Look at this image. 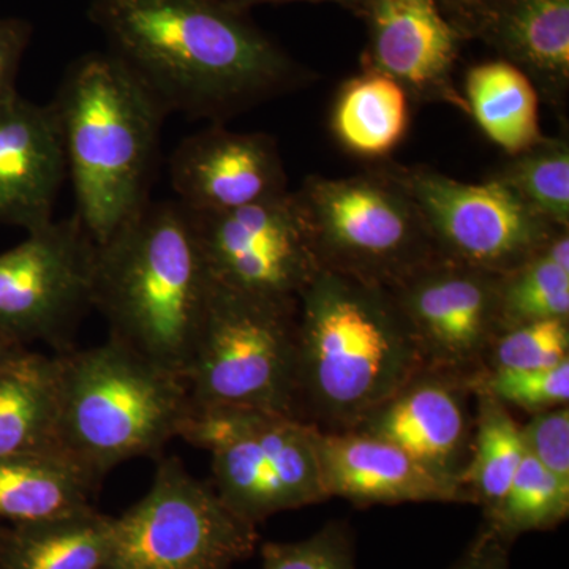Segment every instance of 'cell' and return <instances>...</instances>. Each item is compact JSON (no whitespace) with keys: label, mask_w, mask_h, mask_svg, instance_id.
Listing matches in <instances>:
<instances>
[{"label":"cell","mask_w":569,"mask_h":569,"mask_svg":"<svg viewBox=\"0 0 569 569\" xmlns=\"http://www.w3.org/2000/svg\"><path fill=\"white\" fill-rule=\"evenodd\" d=\"M91 18L168 116L222 123L316 78L223 0H93Z\"/></svg>","instance_id":"6da1fadb"},{"label":"cell","mask_w":569,"mask_h":569,"mask_svg":"<svg viewBox=\"0 0 569 569\" xmlns=\"http://www.w3.org/2000/svg\"><path fill=\"white\" fill-rule=\"evenodd\" d=\"M422 370L388 288L321 268L299 296V421L320 432L353 430Z\"/></svg>","instance_id":"7a4b0ae2"},{"label":"cell","mask_w":569,"mask_h":569,"mask_svg":"<svg viewBox=\"0 0 569 569\" xmlns=\"http://www.w3.org/2000/svg\"><path fill=\"white\" fill-rule=\"evenodd\" d=\"M213 282L192 213L152 201L97 249L93 309L108 339L182 377Z\"/></svg>","instance_id":"3957f363"},{"label":"cell","mask_w":569,"mask_h":569,"mask_svg":"<svg viewBox=\"0 0 569 569\" xmlns=\"http://www.w3.org/2000/svg\"><path fill=\"white\" fill-rule=\"evenodd\" d=\"M77 216L103 244L149 203L167 112L112 52L82 56L51 102Z\"/></svg>","instance_id":"277c9868"},{"label":"cell","mask_w":569,"mask_h":569,"mask_svg":"<svg viewBox=\"0 0 569 569\" xmlns=\"http://www.w3.org/2000/svg\"><path fill=\"white\" fill-rule=\"evenodd\" d=\"M58 361V443L102 485L112 468L160 458L192 411L178 373L116 340L54 355Z\"/></svg>","instance_id":"5b68a950"},{"label":"cell","mask_w":569,"mask_h":569,"mask_svg":"<svg viewBox=\"0 0 569 569\" xmlns=\"http://www.w3.org/2000/svg\"><path fill=\"white\" fill-rule=\"evenodd\" d=\"M296 359L298 301L258 298L213 283L182 373L190 406L298 419Z\"/></svg>","instance_id":"8992f818"},{"label":"cell","mask_w":569,"mask_h":569,"mask_svg":"<svg viewBox=\"0 0 569 569\" xmlns=\"http://www.w3.org/2000/svg\"><path fill=\"white\" fill-rule=\"evenodd\" d=\"M296 193L321 268L391 288L438 258L418 206L383 164L309 176Z\"/></svg>","instance_id":"52a82bcc"},{"label":"cell","mask_w":569,"mask_h":569,"mask_svg":"<svg viewBox=\"0 0 569 569\" xmlns=\"http://www.w3.org/2000/svg\"><path fill=\"white\" fill-rule=\"evenodd\" d=\"M317 427L254 410H192L179 438L212 456V486L236 515L257 523L328 500Z\"/></svg>","instance_id":"ba28073f"},{"label":"cell","mask_w":569,"mask_h":569,"mask_svg":"<svg viewBox=\"0 0 569 569\" xmlns=\"http://www.w3.org/2000/svg\"><path fill=\"white\" fill-rule=\"evenodd\" d=\"M257 526L178 458H159L151 489L119 518L102 569H233L257 549Z\"/></svg>","instance_id":"9c48e42d"},{"label":"cell","mask_w":569,"mask_h":569,"mask_svg":"<svg viewBox=\"0 0 569 569\" xmlns=\"http://www.w3.org/2000/svg\"><path fill=\"white\" fill-rule=\"evenodd\" d=\"M383 167L418 206L438 257L456 263L505 276L561 231L496 179L468 183L427 167Z\"/></svg>","instance_id":"30bf717a"},{"label":"cell","mask_w":569,"mask_h":569,"mask_svg":"<svg viewBox=\"0 0 569 569\" xmlns=\"http://www.w3.org/2000/svg\"><path fill=\"white\" fill-rule=\"evenodd\" d=\"M97 249L77 213L29 231L0 253V332L26 347L43 342L71 350L74 332L93 307Z\"/></svg>","instance_id":"8fae6325"},{"label":"cell","mask_w":569,"mask_h":569,"mask_svg":"<svg viewBox=\"0 0 569 569\" xmlns=\"http://www.w3.org/2000/svg\"><path fill=\"white\" fill-rule=\"evenodd\" d=\"M190 213L209 274L219 287L296 302L321 269L296 192L231 211Z\"/></svg>","instance_id":"7c38bea8"},{"label":"cell","mask_w":569,"mask_h":569,"mask_svg":"<svg viewBox=\"0 0 569 569\" xmlns=\"http://www.w3.org/2000/svg\"><path fill=\"white\" fill-rule=\"evenodd\" d=\"M501 276L438 257L388 288L426 369L473 380L500 332Z\"/></svg>","instance_id":"4fadbf2b"},{"label":"cell","mask_w":569,"mask_h":569,"mask_svg":"<svg viewBox=\"0 0 569 569\" xmlns=\"http://www.w3.org/2000/svg\"><path fill=\"white\" fill-rule=\"evenodd\" d=\"M356 17L367 26L361 69L399 82L410 100L467 112L455 82L463 39L438 0H361Z\"/></svg>","instance_id":"5bb4252c"},{"label":"cell","mask_w":569,"mask_h":569,"mask_svg":"<svg viewBox=\"0 0 569 569\" xmlns=\"http://www.w3.org/2000/svg\"><path fill=\"white\" fill-rule=\"evenodd\" d=\"M176 201L193 213L223 212L288 192L274 137L212 123L179 142L170 160Z\"/></svg>","instance_id":"9a60e30c"},{"label":"cell","mask_w":569,"mask_h":569,"mask_svg":"<svg viewBox=\"0 0 569 569\" xmlns=\"http://www.w3.org/2000/svg\"><path fill=\"white\" fill-rule=\"evenodd\" d=\"M473 397L467 378L426 369L353 430L389 441L425 466L459 479L473 441Z\"/></svg>","instance_id":"2e32d148"},{"label":"cell","mask_w":569,"mask_h":569,"mask_svg":"<svg viewBox=\"0 0 569 569\" xmlns=\"http://www.w3.org/2000/svg\"><path fill=\"white\" fill-rule=\"evenodd\" d=\"M317 449L328 498H346L358 507L407 501L471 503L459 479L425 466L381 438L358 430H318Z\"/></svg>","instance_id":"e0dca14e"},{"label":"cell","mask_w":569,"mask_h":569,"mask_svg":"<svg viewBox=\"0 0 569 569\" xmlns=\"http://www.w3.org/2000/svg\"><path fill=\"white\" fill-rule=\"evenodd\" d=\"M66 174L51 104L41 107L18 93L0 103V223L28 233L50 223Z\"/></svg>","instance_id":"ac0fdd59"},{"label":"cell","mask_w":569,"mask_h":569,"mask_svg":"<svg viewBox=\"0 0 569 569\" xmlns=\"http://www.w3.org/2000/svg\"><path fill=\"white\" fill-rule=\"evenodd\" d=\"M481 39L533 82L539 99L563 110L569 93V0H508L473 26Z\"/></svg>","instance_id":"d6986e66"},{"label":"cell","mask_w":569,"mask_h":569,"mask_svg":"<svg viewBox=\"0 0 569 569\" xmlns=\"http://www.w3.org/2000/svg\"><path fill=\"white\" fill-rule=\"evenodd\" d=\"M100 482L62 451L0 458V519L39 522L92 507Z\"/></svg>","instance_id":"ffe728a7"},{"label":"cell","mask_w":569,"mask_h":569,"mask_svg":"<svg viewBox=\"0 0 569 569\" xmlns=\"http://www.w3.org/2000/svg\"><path fill=\"white\" fill-rule=\"evenodd\" d=\"M61 451L58 361L26 350L0 367V458Z\"/></svg>","instance_id":"44dd1931"},{"label":"cell","mask_w":569,"mask_h":569,"mask_svg":"<svg viewBox=\"0 0 569 569\" xmlns=\"http://www.w3.org/2000/svg\"><path fill=\"white\" fill-rule=\"evenodd\" d=\"M410 127V97L399 82L361 70L337 91L331 130L347 152L380 160L395 151Z\"/></svg>","instance_id":"7402d4cb"},{"label":"cell","mask_w":569,"mask_h":569,"mask_svg":"<svg viewBox=\"0 0 569 569\" xmlns=\"http://www.w3.org/2000/svg\"><path fill=\"white\" fill-rule=\"evenodd\" d=\"M468 114L508 156L545 138L539 126V96L533 82L503 59L471 67L466 77Z\"/></svg>","instance_id":"603a6c76"},{"label":"cell","mask_w":569,"mask_h":569,"mask_svg":"<svg viewBox=\"0 0 569 569\" xmlns=\"http://www.w3.org/2000/svg\"><path fill=\"white\" fill-rule=\"evenodd\" d=\"M112 518L88 507L7 531L2 569H102Z\"/></svg>","instance_id":"cb8c5ba5"},{"label":"cell","mask_w":569,"mask_h":569,"mask_svg":"<svg viewBox=\"0 0 569 569\" xmlns=\"http://www.w3.org/2000/svg\"><path fill=\"white\" fill-rule=\"evenodd\" d=\"M475 395V430L470 459L459 482L471 503L492 511L505 497L516 471L522 462L523 448L520 426L508 407L485 392Z\"/></svg>","instance_id":"d4e9b609"},{"label":"cell","mask_w":569,"mask_h":569,"mask_svg":"<svg viewBox=\"0 0 569 569\" xmlns=\"http://www.w3.org/2000/svg\"><path fill=\"white\" fill-rule=\"evenodd\" d=\"M542 320H569V230L559 231L526 264L501 276L500 331Z\"/></svg>","instance_id":"484cf974"},{"label":"cell","mask_w":569,"mask_h":569,"mask_svg":"<svg viewBox=\"0 0 569 569\" xmlns=\"http://www.w3.org/2000/svg\"><path fill=\"white\" fill-rule=\"evenodd\" d=\"M553 227L569 230V141L545 137L490 176Z\"/></svg>","instance_id":"4316f807"},{"label":"cell","mask_w":569,"mask_h":569,"mask_svg":"<svg viewBox=\"0 0 569 569\" xmlns=\"http://www.w3.org/2000/svg\"><path fill=\"white\" fill-rule=\"evenodd\" d=\"M568 515L569 486L526 452L507 493L485 515V526L512 545L520 535L556 529Z\"/></svg>","instance_id":"83f0119b"},{"label":"cell","mask_w":569,"mask_h":569,"mask_svg":"<svg viewBox=\"0 0 569 569\" xmlns=\"http://www.w3.org/2000/svg\"><path fill=\"white\" fill-rule=\"evenodd\" d=\"M565 361H569V320H542L501 329L486 356L485 370L549 369Z\"/></svg>","instance_id":"f1b7e54d"},{"label":"cell","mask_w":569,"mask_h":569,"mask_svg":"<svg viewBox=\"0 0 569 569\" xmlns=\"http://www.w3.org/2000/svg\"><path fill=\"white\" fill-rule=\"evenodd\" d=\"M471 391L485 392L503 406L530 415L568 406L569 361L549 369L485 370L470 381Z\"/></svg>","instance_id":"f546056e"},{"label":"cell","mask_w":569,"mask_h":569,"mask_svg":"<svg viewBox=\"0 0 569 569\" xmlns=\"http://www.w3.org/2000/svg\"><path fill=\"white\" fill-rule=\"evenodd\" d=\"M260 569H356L353 533L331 522L302 541L264 542Z\"/></svg>","instance_id":"4dcf8cb0"},{"label":"cell","mask_w":569,"mask_h":569,"mask_svg":"<svg viewBox=\"0 0 569 569\" xmlns=\"http://www.w3.org/2000/svg\"><path fill=\"white\" fill-rule=\"evenodd\" d=\"M523 448L539 466L569 486V408H550L531 415L526 426H520Z\"/></svg>","instance_id":"1f68e13d"},{"label":"cell","mask_w":569,"mask_h":569,"mask_svg":"<svg viewBox=\"0 0 569 569\" xmlns=\"http://www.w3.org/2000/svg\"><path fill=\"white\" fill-rule=\"evenodd\" d=\"M31 40V26L21 20H0V103L14 96V80Z\"/></svg>","instance_id":"d6a6232c"},{"label":"cell","mask_w":569,"mask_h":569,"mask_svg":"<svg viewBox=\"0 0 569 569\" xmlns=\"http://www.w3.org/2000/svg\"><path fill=\"white\" fill-rule=\"evenodd\" d=\"M509 545L482 523L478 537L451 569H509Z\"/></svg>","instance_id":"836d02e7"},{"label":"cell","mask_w":569,"mask_h":569,"mask_svg":"<svg viewBox=\"0 0 569 569\" xmlns=\"http://www.w3.org/2000/svg\"><path fill=\"white\" fill-rule=\"evenodd\" d=\"M505 2L508 0H438V6L460 36L467 40L473 26Z\"/></svg>","instance_id":"e575fe53"},{"label":"cell","mask_w":569,"mask_h":569,"mask_svg":"<svg viewBox=\"0 0 569 569\" xmlns=\"http://www.w3.org/2000/svg\"><path fill=\"white\" fill-rule=\"evenodd\" d=\"M223 2L231 3V6L238 7V9L246 10L253 6H260V3H284V2H318V3H337V6L343 7V9L350 10L355 13L358 9L361 0H223Z\"/></svg>","instance_id":"d590c367"},{"label":"cell","mask_w":569,"mask_h":569,"mask_svg":"<svg viewBox=\"0 0 569 569\" xmlns=\"http://www.w3.org/2000/svg\"><path fill=\"white\" fill-rule=\"evenodd\" d=\"M26 347L20 346V343L14 342L13 339H10L9 336L0 332V367L10 362L11 359L17 358L21 353H24Z\"/></svg>","instance_id":"8d00e7d4"},{"label":"cell","mask_w":569,"mask_h":569,"mask_svg":"<svg viewBox=\"0 0 569 569\" xmlns=\"http://www.w3.org/2000/svg\"><path fill=\"white\" fill-rule=\"evenodd\" d=\"M7 531L0 529V569H2L3 549H6Z\"/></svg>","instance_id":"74e56055"}]
</instances>
